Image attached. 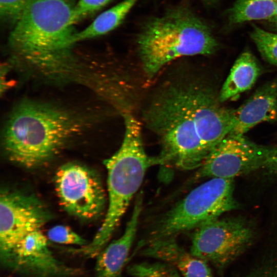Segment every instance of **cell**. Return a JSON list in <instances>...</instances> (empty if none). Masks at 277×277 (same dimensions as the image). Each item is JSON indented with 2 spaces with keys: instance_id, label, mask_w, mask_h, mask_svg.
Instances as JSON below:
<instances>
[{
  "instance_id": "1",
  "label": "cell",
  "mask_w": 277,
  "mask_h": 277,
  "mask_svg": "<svg viewBox=\"0 0 277 277\" xmlns=\"http://www.w3.org/2000/svg\"><path fill=\"white\" fill-rule=\"evenodd\" d=\"M219 95L197 78L167 82L144 111L147 126L158 137L157 165L183 170L199 169L226 136L230 125L228 109Z\"/></svg>"
},
{
  "instance_id": "2",
  "label": "cell",
  "mask_w": 277,
  "mask_h": 277,
  "mask_svg": "<svg viewBox=\"0 0 277 277\" xmlns=\"http://www.w3.org/2000/svg\"><path fill=\"white\" fill-rule=\"evenodd\" d=\"M75 0H29L13 25L8 42L17 59L46 78L62 81L77 75L71 52Z\"/></svg>"
},
{
  "instance_id": "3",
  "label": "cell",
  "mask_w": 277,
  "mask_h": 277,
  "mask_svg": "<svg viewBox=\"0 0 277 277\" xmlns=\"http://www.w3.org/2000/svg\"><path fill=\"white\" fill-rule=\"evenodd\" d=\"M86 114L49 103L25 99L5 121L2 145L8 158L19 165L41 166L90 126Z\"/></svg>"
},
{
  "instance_id": "4",
  "label": "cell",
  "mask_w": 277,
  "mask_h": 277,
  "mask_svg": "<svg viewBox=\"0 0 277 277\" xmlns=\"http://www.w3.org/2000/svg\"><path fill=\"white\" fill-rule=\"evenodd\" d=\"M124 116L125 130L122 144L104 162L107 171L108 206L104 221L91 242L74 250L87 258L96 257L106 246L147 170L156 165L155 157L149 156L145 150L140 123L130 113Z\"/></svg>"
},
{
  "instance_id": "5",
  "label": "cell",
  "mask_w": 277,
  "mask_h": 277,
  "mask_svg": "<svg viewBox=\"0 0 277 277\" xmlns=\"http://www.w3.org/2000/svg\"><path fill=\"white\" fill-rule=\"evenodd\" d=\"M217 46L208 26L190 10L182 7L170 9L149 21L137 38L142 67L150 78L178 57L210 55Z\"/></svg>"
},
{
  "instance_id": "6",
  "label": "cell",
  "mask_w": 277,
  "mask_h": 277,
  "mask_svg": "<svg viewBox=\"0 0 277 277\" xmlns=\"http://www.w3.org/2000/svg\"><path fill=\"white\" fill-rule=\"evenodd\" d=\"M233 179L210 178L191 190L157 221L147 239L140 244L175 238L202 223L237 209Z\"/></svg>"
},
{
  "instance_id": "7",
  "label": "cell",
  "mask_w": 277,
  "mask_h": 277,
  "mask_svg": "<svg viewBox=\"0 0 277 277\" xmlns=\"http://www.w3.org/2000/svg\"><path fill=\"white\" fill-rule=\"evenodd\" d=\"M254 231L242 219L208 220L194 229L190 252L222 269L250 246Z\"/></svg>"
},
{
  "instance_id": "8",
  "label": "cell",
  "mask_w": 277,
  "mask_h": 277,
  "mask_svg": "<svg viewBox=\"0 0 277 277\" xmlns=\"http://www.w3.org/2000/svg\"><path fill=\"white\" fill-rule=\"evenodd\" d=\"M276 147L257 144L244 135L228 134L208 154L195 177L233 179L266 168Z\"/></svg>"
},
{
  "instance_id": "9",
  "label": "cell",
  "mask_w": 277,
  "mask_h": 277,
  "mask_svg": "<svg viewBox=\"0 0 277 277\" xmlns=\"http://www.w3.org/2000/svg\"><path fill=\"white\" fill-rule=\"evenodd\" d=\"M61 205L69 214L83 220L98 217L106 204L105 191L97 174L82 165L62 166L54 177Z\"/></svg>"
},
{
  "instance_id": "10",
  "label": "cell",
  "mask_w": 277,
  "mask_h": 277,
  "mask_svg": "<svg viewBox=\"0 0 277 277\" xmlns=\"http://www.w3.org/2000/svg\"><path fill=\"white\" fill-rule=\"evenodd\" d=\"M49 210L36 196L5 189L0 196V257L8 254L30 232L51 218Z\"/></svg>"
},
{
  "instance_id": "11",
  "label": "cell",
  "mask_w": 277,
  "mask_h": 277,
  "mask_svg": "<svg viewBox=\"0 0 277 277\" xmlns=\"http://www.w3.org/2000/svg\"><path fill=\"white\" fill-rule=\"evenodd\" d=\"M1 261L12 271L35 277H67L78 272L54 256L40 229L25 235Z\"/></svg>"
},
{
  "instance_id": "12",
  "label": "cell",
  "mask_w": 277,
  "mask_h": 277,
  "mask_svg": "<svg viewBox=\"0 0 277 277\" xmlns=\"http://www.w3.org/2000/svg\"><path fill=\"white\" fill-rule=\"evenodd\" d=\"M277 121V78L259 88L239 108L232 109L229 134L243 135L256 125Z\"/></svg>"
},
{
  "instance_id": "13",
  "label": "cell",
  "mask_w": 277,
  "mask_h": 277,
  "mask_svg": "<svg viewBox=\"0 0 277 277\" xmlns=\"http://www.w3.org/2000/svg\"><path fill=\"white\" fill-rule=\"evenodd\" d=\"M143 207V196L136 198L123 234L106 246L96 256L95 277H120L135 240Z\"/></svg>"
},
{
  "instance_id": "14",
  "label": "cell",
  "mask_w": 277,
  "mask_h": 277,
  "mask_svg": "<svg viewBox=\"0 0 277 277\" xmlns=\"http://www.w3.org/2000/svg\"><path fill=\"white\" fill-rule=\"evenodd\" d=\"M140 247L142 255L171 265L182 277H213L208 263L185 250L175 238L148 242Z\"/></svg>"
},
{
  "instance_id": "15",
  "label": "cell",
  "mask_w": 277,
  "mask_h": 277,
  "mask_svg": "<svg viewBox=\"0 0 277 277\" xmlns=\"http://www.w3.org/2000/svg\"><path fill=\"white\" fill-rule=\"evenodd\" d=\"M261 73V67L253 54L248 51L243 52L235 61L220 91V101L233 100L251 89Z\"/></svg>"
},
{
  "instance_id": "16",
  "label": "cell",
  "mask_w": 277,
  "mask_h": 277,
  "mask_svg": "<svg viewBox=\"0 0 277 277\" xmlns=\"http://www.w3.org/2000/svg\"><path fill=\"white\" fill-rule=\"evenodd\" d=\"M138 0H125L100 14L88 27L76 32L74 44L103 35L118 27Z\"/></svg>"
},
{
  "instance_id": "17",
  "label": "cell",
  "mask_w": 277,
  "mask_h": 277,
  "mask_svg": "<svg viewBox=\"0 0 277 277\" xmlns=\"http://www.w3.org/2000/svg\"><path fill=\"white\" fill-rule=\"evenodd\" d=\"M277 0H237L229 9L232 24L253 20L270 19L274 15Z\"/></svg>"
},
{
  "instance_id": "18",
  "label": "cell",
  "mask_w": 277,
  "mask_h": 277,
  "mask_svg": "<svg viewBox=\"0 0 277 277\" xmlns=\"http://www.w3.org/2000/svg\"><path fill=\"white\" fill-rule=\"evenodd\" d=\"M127 272L131 277H182L176 269L164 262H143L130 265Z\"/></svg>"
},
{
  "instance_id": "19",
  "label": "cell",
  "mask_w": 277,
  "mask_h": 277,
  "mask_svg": "<svg viewBox=\"0 0 277 277\" xmlns=\"http://www.w3.org/2000/svg\"><path fill=\"white\" fill-rule=\"evenodd\" d=\"M250 35L263 58L277 66V33L253 26Z\"/></svg>"
},
{
  "instance_id": "20",
  "label": "cell",
  "mask_w": 277,
  "mask_h": 277,
  "mask_svg": "<svg viewBox=\"0 0 277 277\" xmlns=\"http://www.w3.org/2000/svg\"><path fill=\"white\" fill-rule=\"evenodd\" d=\"M47 237L53 242L62 244L82 247L88 243L70 227L64 225H57L50 229L47 232Z\"/></svg>"
},
{
  "instance_id": "21",
  "label": "cell",
  "mask_w": 277,
  "mask_h": 277,
  "mask_svg": "<svg viewBox=\"0 0 277 277\" xmlns=\"http://www.w3.org/2000/svg\"><path fill=\"white\" fill-rule=\"evenodd\" d=\"M112 0H78L72 16L73 24L95 13Z\"/></svg>"
},
{
  "instance_id": "22",
  "label": "cell",
  "mask_w": 277,
  "mask_h": 277,
  "mask_svg": "<svg viewBox=\"0 0 277 277\" xmlns=\"http://www.w3.org/2000/svg\"><path fill=\"white\" fill-rule=\"evenodd\" d=\"M29 0H0V15L4 23L14 25Z\"/></svg>"
},
{
  "instance_id": "23",
  "label": "cell",
  "mask_w": 277,
  "mask_h": 277,
  "mask_svg": "<svg viewBox=\"0 0 277 277\" xmlns=\"http://www.w3.org/2000/svg\"><path fill=\"white\" fill-rule=\"evenodd\" d=\"M245 277H277V257L270 258Z\"/></svg>"
},
{
  "instance_id": "24",
  "label": "cell",
  "mask_w": 277,
  "mask_h": 277,
  "mask_svg": "<svg viewBox=\"0 0 277 277\" xmlns=\"http://www.w3.org/2000/svg\"><path fill=\"white\" fill-rule=\"evenodd\" d=\"M269 172L277 173V147L266 168Z\"/></svg>"
},
{
  "instance_id": "25",
  "label": "cell",
  "mask_w": 277,
  "mask_h": 277,
  "mask_svg": "<svg viewBox=\"0 0 277 277\" xmlns=\"http://www.w3.org/2000/svg\"><path fill=\"white\" fill-rule=\"evenodd\" d=\"M269 21L273 28L277 31V5L274 15Z\"/></svg>"
},
{
  "instance_id": "26",
  "label": "cell",
  "mask_w": 277,
  "mask_h": 277,
  "mask_svg": "<svg viewBox=\"0 0 277 277\" xmlns=\"http://www.w3.org/2000/svg\"><path fill=\"white\" fill-rule=\"evenodd\" d=\"M206 1H210V0H206Z\"/></svg>"
}]
</instances>
